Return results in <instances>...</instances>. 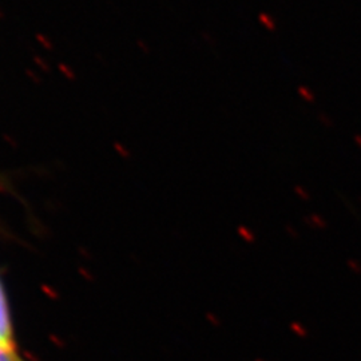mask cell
Returning a JSON list of instances; mask_svg holds the SVG:
<instances>
[{"mask_svg": "<svg viewBox=\"0 0 361 361\" xmlns=\"http://www.w3.org/2000/svg\"><path fill=\"white\" fill-rule=\"evenodd\" d=\"M0 347L7 349L8 352L19 353L16 347L15 332H13L11 310H10L8 300H7V295L1 280H0Z\"/></svg>", "mask_w": 361, "mask_h": 361, "instance_id": "cell-1", "label": "cell"}, {"mask_svg": "<svg viewBox=\"0 0 361 361\" xmlns=\"http://www.w3.org/2000/svg\"><path fill=\"white\" fill-rule=\"evenodd\" d=\"M258 20L267 30H269V31H274L276 30V22H274V19L271 18V15L265 13H259Z\"/></svg>", "mask_w": 361, "mask_h": 361, "instance_id": "cell-2", "label": "cell"}, {"mask_svg": "<svg viewBox=\"0 0 361 361\" xmlns=\"http://www.w3.org/2000/svg\"><path fill=\"white\" fill-rule=\"evenodd\" d=\"M0 361H26L19 353L8 352L7 349L0 347Z\"/></svg>", "mask_w": 361, "mask_h": 361, "instance_id": "cell-3", "label": "cell"}, {"mask_svg": "<svg viewBox=\"0 0 361 361\" xmlns=\"http://www.w3.org/2000/svg\"><path fill=\"white\" fill-rule=\"evenodd\" d=\"M298 94L301 95V98H302L304 101L310 102V104H312V102H314V94H313L308 87H305V86H300V87H298Z\"/></svg>", "mask_w": 361, "mask_h": 361, "instance_id": "cell-4", "label": "cell"}, {"mask_svg": "<svg viewBox=\"0 0 361 361\" xmlns=\"http://www.w3.org/2000/svg\"><path fill=\"white\" fill-rule=\"evenodd\" d=\"M295 192H296V194H298L300 198H302V200H310V194L307 193L304 189H301V186H296V188H295Z\"/></svg>", "mask_w": 361, "mask_h": 361, "instance_id": "cell-5", "label": "cell"}, {"mask_svg": "<svg viewBox=\"0 0 361 361\" xmlns=\"http://www.w3.org/2000/svg\"><path fill=\"white\" fill-rule=\"evenodd\" d=\"M320 118V121H322V123H324L325 126H334V122H332V119L331 118H328L326 116H319Z\"/></svg>", "mask_w": 361, "mask_h": 361, "instance_id": "cell-6", "label": "cell"}, {"mask_svg": "<svg viewBox=\"0 0 361 361\" xmlns=\"http://www.w3.org/2000/svg\"><path fill=\"white\" fill-rule=\"evenodd\" d=\"M355 143L361 149V135H359V134L355 135Z\"/></svg>", "mask_w": 361, "mask_h": 361, "instance_id": "cell-7", "label": "cell"}]
</instances>
